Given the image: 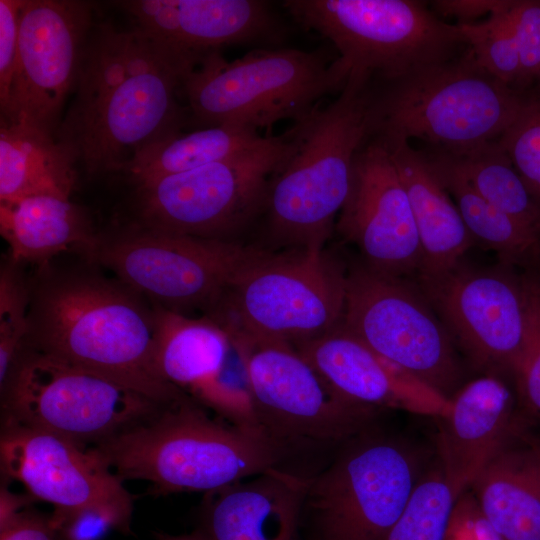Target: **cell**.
Returning a JSON list of instances; mask_svg holds the SVG:
<instances>
[{
	"mask_svg": "<svg viewBox=\"0 0 540 540\" xmlns=\"http://www.w3.org/2000/svg\"><path fill=\"white\" fill-rule=\"evenodd\" d=\"M24 3L25 0H0V108L7 102L12 82Z\"/></svg>",
	"mask_w": 540,
	"mask_h": 540,
	"instance_id": "obj_37",
	"label": "cell"
},
{
	"mask_svg": "<svg viewBox=\"0 0 540 540\" xmlns=\"http://www.w3.org/2000/svg\"><path fill=\"white\" fill-rule=\"evenodd\" d=\"M421 284L473 363L486 370L513 371L525 336L522 283L503 272L457 265L440 275L421 276Z\"/></svg>",
	"mask_w": 540,
	"mask_h": 540,
	"instance_id": "obj_17",
	"label": "cell"
},
{
	"mask_svg": "<svg viewBox=\"0 0 540 540\" xmlns=\"http://www.w3.org/2000/svg\"><path fill=\"white\" fill-rule=\"evenodd\" d=\"M293 346L348 401L439 418L447 410L448 398L380 357L342 324Z\"/></svg>",
	"mask_w": 540,
	"mask_h": 540,
	"instance_id": "obj_20",
	"label": "cell"
},
{
	"mask_svg": "<svg viewBox=\"0 0 540 540\" xmlns=\"http://www.w3.org/2000/svg\"><path fill=\"white\" fill-rule=\"evenodd\" d=\"M10 261L0 274V388L22 354L29 329L31 287Z\"/></svg>",
	"mask_w": 540,
	"mask_h": 540,
	"instance_id": "obj_33",
	"label": "cell"
},
{
	"mask_svg": "<svg viewBox=\"0 0 540 540\" xmlns=\"http://www.w3.org/2000/svg\"><path fill=\"white\" fill-rule=\"evenodd\" d=\"M0 540H60L51 515L23 510L0 526Z\"/></svg>",
	"mask_w": 540,
	"mask_h": 540,
	"instance_id": "obj_39",
	"label": "cell"
},
{
	"mask_svg": "<svg viewBox=\"0 0 540 540\" xmlns=\"http://www.w3.org/2000/svg\"><path fill=\"white\" fill-rule=\"evenodd\" d=\"M268 137L232 126L178 132L140 149L120 172L139 184L230 159L260 146Z\"/></svg>",
	"mask_w": 540,
	"mask_h": 540,
	"instance_id": "obj_28",
	"label": "cell"
},
{
	"mask_svg": "<svg viewBox=\"0 0 540 540\" xmlns=\"http://www.w3.org/2000/svg\"><path fill=\"white\" fill-rule=\"evenodd\" d=\"M378 83L371 137L415 138L429 150L449 153L497 141L529 100L485 71L467 47L462 55Z\"/></svg>",
	"mask_w": 540,
	"mask_h": 540,
	"instance_id": "obj_5",
	"label": "cell"
},
{
	"mask_svg": "<svg viewBox=\"0 0 540 540\" xmlns=\"http://www.w3.org/2000/svg\"><path fill=\"white\" fill-rule=\"evenodd\" d=\"M0 232L8 243L10 261L42 267L71 247L85 252L97 237L76 204L48 194L0 202Z\"/></svg>",
	"mask_w": 540,
	"mask_h": 540,
	"instance_id": "obj_26",
	"label": "cell"
},
{
	"mask_svg": "<svg viewBox=\"0 0 540 540\" xmlns=\"http://www.w3.org/2000/svg\"><path fill=\"white\" fill-rule=\"evenodd\" d=\"M512 0L483 22H459L467 48L477 63L504 84L519 91L522 68L517 41L507 14Z\"/></svg>",
	"mask_w": 540,
	"mask_h": 540,
	"instance_id": "obj_32",
	"label": "cell"
},
{
	"mask_svg": "<svg viewBox=\"0 0 540 540\" xmlns=\"http://www.w3.org/2000/svg\"><path fill=\"white\" fill-rule=\"evenodd\" d=\"M1 393V425L45 431L80 447L147 420L159 403L109 377L24 348Z\"/></svg>",
	"mask_w": 540,
	"mask_h": 540,
	"instance_id": "obj_8",
	"label": "cell"
},
{
	"mask_svg": "<svg viewBox=\"0 0 540 540\" xmlns=\"http://www.w3.org/2000/svg\"><path fill=\"white\" fill-rule=\"evenodd\" d=\"M293 139L291 127L230 159L137 184L138 226L232 240L233 233L261 216L270 179Z\"/></svg>",
	"mask_w": 540,
	"mask_h": 540,
	"instance_id": "obj_13",
	"label": "cell"
},
{
	"mask_svg": "<svg viewBox=\"0 0 540 540\" xmlns=\"http://www.w3.org/2000/svg\"><path fill=\"white\" fill-rule=\"evenodd\" d=\"M342 326L380 357L450 398L462 368L451 335L398 277L359 267L347 274Z\"/></svg>",
	"mask_w": 540,
	"mask_h": 540,
	"instance_id": "obj_14",
	"label": "cell"
},
{
	"mask_svg": "<svg viewBox=\"0 0 540 540\" xmlns=\"http://www.w3.org/2000/svg\"><path fill=\"white\" fill-rule=\"evenodd\" d=\"M118 279L42 273L31 287L25 348L109 377L170 404L185 392L159 374L154 306Z\"/></svg>",
	"mask_w": 540,
	"mask_h": 540,
	"instance_id": "obj_2",
	"label": "cell"
},
{
	"mask_svg": "<svg viewBox=\"0 0 540 540\" xmlns=\"http://www.w3.org/2000/svg\"><path fill=\"white\" fill-rule=\"evenodd\" d=\"M283 5L299 25L334 45L346 81L350 74L393 81L467 47L458 24L439 20L419 1L287 0Z\"/></svg>",
	"mask_w": 540,
	"mask_h": 540,
	"instance_id": "obj_7",
	"label": "cell"
},
{
	"mask_svg": "<svg viewBox=\"0 0 540 540\" xmlns=\"http://www.w3.org/2000/svg\"><path fill=\"white\" fill-rule=\"evenodd\" d=\"M381 141L410 202L422 251L421 276L453 269L473 243L456 204L420 150L408 141Z\"/></svg>",
	"mask_w": 540,
	"mask_h": 540,
	"instance_id": "obj_23",
	"label": "cell"
},
{
	"mask_svg": "<svg viewBox=\"0 0 540 540\" xmlns=\"http://www.w3.org/2000/svg\"><path fill=\"white\" fill-rule=\"evenodd\" d=\"M0 488V526L6 524L17 514L27 509L28 506L36 499L27 494H17L10 491L6 482L2 480Z\"/></svg>",
	"mask_w": 540,
	"mask_h": 540,
	"instance_id": "obj_41",
	"label": "cell"
},
{
	"mask_svg": "<svg viewBox=\"0 0 540 540\" xmlns=\"http://www.w3.org/2000/svg\"><path fill=\"white\" fill-rule=\"evenodd\" d=\"M0 468L3 480L20 482L36 500L53 506L55 524L95 510L113 515L131 532L133 496L91 448L45 431L1 425Z\"/></svg>",
	"mask_w": 540,
	"mask_h": 540,
	"instance_id": "obj_16",
	"label": "cell"
},
{
	"mask_svg": "<svg viewBox=\"0 0 540 540\" xmlns=\"http://www.w3.org/2000/svg\"><path fill=\"white\" fill-rule=\"evenodd\" d=\"M497 143L540 202V99L526 102Z\"/></svg>",
	"mask_w": 540,
	"mask_h": 540,
	"instance_id": "obj_34",
	"label": "cell"
},
{
	"mask_svg": "<svg viewBox=\"0 0 540 540\" xmlns=\"http://www.w3.org/2000/svg\"><path fill=\"white\" fill-rule=\"evenodd\" d=\"M446 540H500L471 496L458 499Z\"/></svg>",
	"mask_w": 540,
	"mask_h": 540,
	"instance_id": "obj_38",
	"label": "cell"
},
{
	"mask_svg": "<svg viewBox=\"0 0 540 540\" xmlns=\"http://www.w3.org/2000/svg\"><path fill=\"white\" fill-rule=\"evenodd\" d=\"M346 84L336 59L293 48L255 49L227 61L211 52L184 75L180 93L192 119L204 127L257 131L307 117Z\"/></svg>",
	"mask_w": 540,
	"mask_h": 540,
	"instance_id": "obj_6",
	"label": "cell"
},
{
	"mask_svg": "<svg viewBox=\"0 0 540 540\" xmlns=\"http://www.w3.org/2000/svg\"><path fill=\"white\" fill-rule=\"evenodd\" d=\"M421 152L449 195L455 198L473 240H479L508 259L521 258L536 249L538 233L486 201L461 176L435 157Z\"/></svg>",
	"mask_w": 540,
	"mask_h": 540,
	"instance_id": "obj_30",
	"label": "cell"
},
{
	"mask_svg": "<svg viewBox=\"0 0 540 540\" xmlns=\"http://www.w3.org/2000/svg\"><path fill=\"white\" fill-rule=\"evenodd\" d=\"M226 331L245 373L257 425L283 455L345 444L365 432L377 414L376 408L338 395L292 344Z\"/></svg>",
	"mask_w": 540,
	"mask_h": 540,
	"instance_id": "obj_11",
	"label": "cell"
},
{
	"mask_svg": "<svg viewBox=\"0 0 540 540\" xmlns=\"http://www.w3.org/2000/svg\"><path fill=\"white\" fill-rule=\"evenodd\" d=\"M425 152L461 176L486 201L540 234V204L497 141L458 153Z\"/></svg>",
	"mask_w": 540,
	"mask_h": 540,
	"instance_id": "obj_29",
	"label": "cell"
},
{
	"mask_svg": "<svg viewBox=\"0 0 540 540\" xmlns=\"http://www.w3.org/2000/svg\"><path fill=\"white\" fill-rule=\"evenodd\" d=\"M426 469L424 455L403 439L365 432L351 439L308 478V540H384Z\"/></svg>",
	"mask_w": 540,
	"mask_h": 540,
	"instance_id": "obj_10",
	"label": "cell"
},
{
	"mask_svg": "<svg viewBox=\"0 0 540 540\" xmlns=\"http://www.w3.org/2000/svg\"><path fill=\"white\" fill-rule=\"evenodd\" d=\"M507 14L520 54L523 88L540 76V0H512Z\"/></svg>",
	"mask_w": 540,
	"mask_h": 540,
	"instance_id": "obj_36",
	"label": "cell"
},
{
	"mask_svg": "<svg viewBox=\"0 0 540 540\" xmlns=\"http://www.w3.org/2000/svg\"><path fill=\"white\" fill-rule=\"evenodd\" d=\"M470 487L500 540H540V448L508 443Z\"/></svg>",
	"mask_w": 540,
	"mask_h": 540,
	"instance_id": "obj_25",
	"label": "cell"
},
{
	"mask_svg": "<svg viewBox=\"0 0 540 540\" xmlns=\"http://www.w3.org/2000/svg\"><path fill=\"white\" fill-rule=\"evenodd\" d=\"M372 98L373 80L351 74L336 99L294 123L261 214L275 244L323 248L348 198L355 157L371 137Z\"/></svg>",
	"mask_w": 540,
	"mask_h": 540,
	"instance_id": "obj_3",
	"label": "cell"
},
{
	"mask_svg": "<svg viewBox=\"0 0 540 540\" xmlns=\"http://www.w3.org/2000/svg\"><path fill=\"white\" fill-rule=\"evenodd\" d=\"M264 251L233 240L136 226L97 236L85 254L152 304L182 314L202 309L206 315Z\"/></svg>",
	"mask_w": 540,
	"mask_h": 540,
	"instance_id": "obj_12",
	"label": "cell"
},
{
	"mask_svg": "<svg viewBox=\"0 0 540 540\" xmlns=\"http://www.w3.org/2000/svg\"><path fill=\"white\" fill-rule=\"evenodd\" d=\"M337 229L357 245L374 271L399 278L421 268L410 202L390 152L378 138L370 137L355 157Z\"/></svg>",
	"mask_w": 540,
	"mask_h": 540,
	"instance_id": "obj_18",
	"label": "cell"
},
{
	"mask_svg": "<svg viewBox=\"0 0 540 540\" xmlns=\"http://www.w3.org/2000/svg\"><path fill=\"white\" fill-rule=\"evenodd\" d=\"M0 123V202L41 194L70 199L77 163L71 152L54 134Z\"/></svg>",
	"mask_w": 540,
	"mask_h": 540,
	"instance_id": "obj_27",
	"label": "cell"
},
{
	"mask_svg": "<svg viewBox=\"0 0 540 540\" xmlns=\"http://www.w3.org/2000/svg\"><path fill=\"white\" fill-rule=\"evenodd\" d=\"M161 540H208V538L200 529H198L190 534L167 537Z\"/></svg>",
	"mask_w": 540,
	"mask_h": 540,
	"instance_id": "obj_42",
	"label": "cell"
},
{
	"mask_svg": "<svg viewBox=\"0 0 540 540\" xmlns=\"http://www.w3.org/2000/svg\"><path fill=\"white\" fill-rule=\"evenodd\" d=\"M462 494L440 462L427 468L384 540H446L453 510Z\"/></svg>",
	"mask_w": 540,
	"mask_h": 540,
	"instance_id": "obj_31",
	"label": "cell"
},
{
	"mask_svg": "<svg viewBox=\"0 0 540 540\" xmlns=\"http://www.w3.org/2000/svg\"><path fill=\"white\" fill-rule=\"evenodd\" d=\"M525 336L513 373L527 405L540 416V284L522 282Z\"/></svg>",
	"mask_w": 540,
	"mask_h": 540,
	"instance_id": "obj_35",
	"label": "cell"
},
{
	"mask_svg": "<svg viewBox=\"0 0 540 540\" xmlns=\"http://www.w3.org/2000/svg\"><path fill=\"white\" fill-rule=\"evenodd\" d=\"M93 26L90 2L25 0L9 95L0 108L1 122L30 125L56 136Z\"/></svg>",
	"mask_w": 540,
	"mask_h": 540,
	"instance_id": "obj_15",
	"label": "cell"
},
{
	"mask_svg": "<svg viewBox=\"0 0 540 540\" xmlns=\"http://www.w3.org/2000/svg\"><path fill=\"white\" fill-rule=\"evenodd\" d=\"M189 70L136 28L94 24L56 138L88 173L120 172L143 147L181 132L180 87Z\"/></svg>",
	"mask_w": 540,
	"mask_h": 540,
	"instance_id": "obj_1",
	"label": "cell"
},
{
	"mask_svg": "<svg viewBox=\"0 0 540 540\" xmlns=\"http://www.w3.org/2000/svg\"><path fill=\"white\" fill-rule=\"evenodd\" d=\"M505 0H439L432 1L434 10L444 16L457 17L460 22H471L485 14L489 16L501 8Z\"/></svg>",
	"mask_w": 540,
	"mask_h": 540,
	"instance_id": "obj_40",
	"label": "cell"
},
{
	"mask_svg": "<svg viewBox=\"0 0 540 540\" xmlns=\"http://www.w3.org/2000/svg\"><path fill=\"white\" fill-rule=\"evenodd\" d=\"M156 365L169 384L203 403L223 378L232 343L216 321L154 305Z\"/></svg>",
	"mask_w": 540,
	"mask_h": 540,
	"instance_id": "obj_24",
	"label": "cell"
},
{
	"mask_svg": "<svg viewBox=\"0 0 540 540\" xmlns=\"http://www.w3.org/2000/svg\"><path fill=\"white\" fill-rule=\"evenodd\" d=\"M512 411L509 388L492 374L468 382L449 398L440 417L439 462L461 493L509 443Z\"/></svg>",
	"mask_w": 540,
	"mask_h": 540,
	"instance_id": "obj_22",
	"label": "cell"
},
{
	"mask_svg": "<svg viewBox=\"0 0 540 540\" xmlns=\"http://www.w3.org/2000/svg\"><path fill=\"white\" fill-rule=\"evenodd\" d=\"M346 283L323 248L265 249L205 316L227 330L294 345L341 324Z\"/></svg>",
	"mask_w": 540,
	"mask_h": 540,
	"instance_id": "obj_9",
	"label": "cell"
},
{
	"mask_svg": "<svg viewBox=\"0 0 540 540\" xmlns=\"http://www.w3.org/2000/svg\"><path fill=\"white\" fill-rule=\"evenodd\" d=\"M90 448L123 481L149 482L154 495L212 492L278 467L283 457L259 429L212 417L188 394Z\"/></svg>",
	"mask_w": 540,
	"mask_h": 540,
	"instance_id": "obj_4",
	"label": "cell"
},
{
	"mask_svg": "<svg viewBox=\"0 0 540 540\" xmlns=\"http://www.w3.org/2000/svg\"><path fill=\"white\" fill-rule=\"evenodd\" d=\"M539 79H540V76H539Z\"/></svg>",
	"mask_w": 540,
	"mask_h": 540,
	"instance_id": "obj_43",
	"label": "cell"
},
{
	"mask_svg": "<svg viewBox=\"0 0 540 540\" xmlns=\"http://www.w3.org/2000/svg\"><path fill=\"white\" fill-rule=\"evenodd\" d=\"M308 478L279 467L205 493L208 540H300Z\"/></svg>",
	"mask_w": 540,
	"mask_h": 540,
	"instance_id": "obj_21",
	"label": "cell"
},
{
	"mask_svg": "<svg viewBox=\"0 0 540 540\" xmlns=\"http://www.w3.org/2000/svg\"><path fill=\"white\" fill-rule=\"evenodd\" d=\"M115 4L134 28L192 69L205 55L231 44L278 37L269 3L260 0H129Z\"/></svg>",
	"mask_w": 540,
	"mask_h": 540,
	"instance_id": "obj_19",
	"label": "cell"
}]
</instances>
